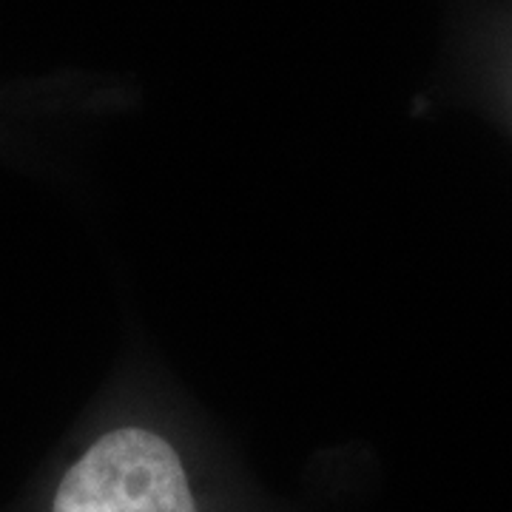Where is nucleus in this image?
Segmentation results:
<instances>
[{"instance_id": "f257e3e1", "label": "nucleus", "mask_w": 512, "mask_h": 512, "mask_svg": "<svg viewBox=\"0 0 512 512\" xmlns=\"http://www.w3.org/2000/svg\"><path fill=\"white\" fill-rule=\"evenodd\" d=\"M52 512H197L183 461L143 427L97 439L57 484Z\"/></svg>"}]
</instances>
